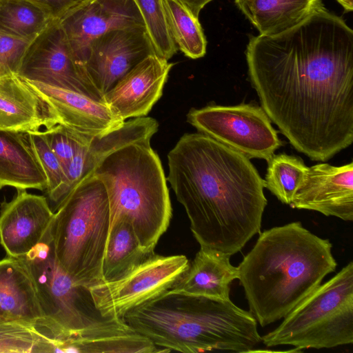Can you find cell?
Masks as SVG:
<instances>
[{
    "instance_id": "cell-21",
    "label": "cell",
    "mask_w": 353,
    "mask_h": 353,
    "mask_svg": "<svg viewBox=\"0 0 353 353\" xmlns=\"http://www.w3.org/2000/svg\"><path fill=\"white\" fill-rule=\"evenodd\" d=\"M230 255L200 246L183 276L170 290L216 299H230V283L239 279Z\"/></svg>"
},
{
    "instance_id": "cell-19",
    "label": "cell",
    "mask_w": 353,
    "mask_h": 353,
    "mask_svg": "<svg viewBox=\"0 0 353 353\" xmlns=\"http://www.w3.org/2000/svg\"><path fill=\"white\" fill-rule=\"evenodd\" d=\"M59 124L52 107L17 74L0 78V129L27 133Z\"/></svg>"
},
{
    "instance_id": "cell-25",
    "label": "cell",
    "mask_w": 353,
    "mask_h": 353,
    "mask_svg": "<svg viewBox=\"0 0 353 353\" xmlns=\"http://www.w3.org/2000/svg\"><path fill=\"white\" fill-rule=\"evenodd\" d=\"M54 19L42 7L28 0H0V31L33 39Z\"/></svg>"
},
{
    "instance_id": "cell-27",
    "label": "cell",
    "mask_w": 353,
    "mask_h": 353,
    "mask_svg": "<svg viewBox=\"0 0 353 353\" xmlns=\"http://www.w3.org/2000/svg\"><path fill=\"white\" fill-rule=\"evenodd\" d=\"M268 163L265 188L281 202L290 205L308 167L299 157L286 154H274Z\"/></svg>"
},
{
    "instance_id": "cell-22",
    "label": "cell",
    "mask_w": 353,
    "mask_h": 353,
    "mask_svg": "<svg viewBox=\"0 0 353 353\" xmlns=\"http://www.w3.org/2000/svg\"><path fill=\"white\" fill-rule=\"evenodd\" d=\"M7 186L43 191L47 179L24 133L0 129V189Z\"/></svg>"
},
{
    "instance_id": "cell-6",
    "label": "cell",
    "mask_w": 353,
    "mask_h": 353,
    "mask_svg": "<svg viewBox=\"0 0 353 353\" xmlns=\"http://www.w3.org/2000/svg\"><path fill=\"white\" fill-rule=\"evenodd\" d=\"M54 252L62 270L87 288L101 283L110 217L101 181L90 175L79 182L54 210Z\"/></svg>"
},
{
    "instance_id": "cell-15",
    "label": "cell",
    "mask_w": 353,
    "mask_h": 353,
    "mask_svg": "<svg viewBox=\"0 0 353 353\" xmlns=\"http://www.w3.org/2000/svg\"><path fill=\"white\" fill-rule=\"evenodd\" d=\"M173 63L152 54L121 77L103 97L120 119L146 116L163 94Z\"/></svg>"
},
{
    "instance_id": "cell-26",
    "label": "cell",
    "mask_w": 353,
    "mask_h": 353,
    "mask_svg": "<svg viewBox=\"0 0 353 353\" xmlns=\"http://www.w3.org/2000/svg\"><path fill=\"white\" fill-rule=\"evenodd\" d=\"M172 39L185 56L196 59L206 52L207 41L199 18L176 0H163Z\"/></svg>"
},
{
    "instance_id": "cell-4",
    "label": "cell",
    "mask_w": 353,
    "mask_h": 353,
    "mask_svg": "<svg viewBox=\"0 0 353 353\" xmlns=\"http://www.w3.org/2000/svg\"><path fill=\"white\" fill-rule=\"evenodd\" d=\"M121 319L163 352H252L262 342L255 317L230 299L168 290Z\"/></svg>"
},
{
    "instance_id": "cell-35",
    "label": "cell",
    "mask_w": 353,
    "mask_h": 353,
    "mask_svg": "<svg viewBox=\"0 0 353 353\" xmlns=\"http://www.w3.org/2000/svg\"><path fill=\"white\" fill-rule=\"evenodd\" d=\"M347 11H352V0H337Z\"/></svg>"
},
{
    "instance_id": "cell-8",
    "label": "cell",
    "mask_w": 353,
    "mask_h": 353,
    "mask_svg": "<svg viewBox=\"0 0 353 353\" xmlns=\"http://www.w3.org/2000/svg\"><path fill=\"white\" fill-rule=\"evenodd\" d=\"M51 223L39 243L19 257L34 284L43 314V334L53 345L106 317L96 308L88 288L75 282L56 260Z\"/></svg>"
},
{
    "instance_id": "cell-13",
    "label": "cell",
    "mask_w": 353,
    "mask_h": 353,
    "mask_svg": "<svg viewBox=\"0 0 353 353\" xmlns=\"http://www.w3.org/2000/svg\"><path fill=\"white\" fill-rule=\"evenodd\" d=\"M58 20L77 65L88 85L98 94L88 83L83 70L86 54L91 43L113 30L144 27L141 13L134 0H82Z\"/></svg>"
},
{
    "instance_id": "cell-7",
    "label": "cell",
    "mask_w": 353,
    "mask_h": 353,
    "mask_svg": "<svg viewBox=\"0 0 353 353\" xmlns=\"http://www.w3.org/2000/svg\"><path fill=\"white\" fill-rule=\"evenodd\" d=\"M267 347L332 348L353 343V262L301 301L274 330L262 336Z\"/></svg>"
},
{
    "instance_id": "cell-14",
    "label": "cell",
    "mask_w": 353,
    "mask_h": 353,
    "mask_svg": "<svg viewBox=\"0 0 353 353\" xmlns=\"http://www.w3.org/2000/svg\"><path fill=\"white\" fill-rule=\"evenodd\" d=\"M290 205L353 221V162L341 166L322 163L308 167Z\"/></svg>"
},
{
    "instance_id": "cell-18",
    "label": "cell",
    "mask_w": 353,
    "mask_h": 353,
    "mask_svg": "<svg viewBox=\"0 0 353 353\" xmlns=\"http://www.w3.org/2000/svg\"><path fill=\"white\" fill-rule=\"evenodd\" d=\"M158 127L157 121L152 118L137 117L125 121L111 132L92 137L88 143L77 151L65 169L57 206L79 182L91 175L105 157L129 144L150 142Z\"/></svg>"
},
{
    "instance_id": "cell-32",
    "label": "cell",
    "mask_w": 353,
    "mask_h": 353,
    "mask_svg": "<svg viewBox=\"0 0 353 353\" xmlns=\"http://www.w3.org/2000/svg\"><path fill=\"white\" fill-rule=\"evenodd\" d=\"M32 41L0 31V78L18 74L22 59Z\"/></svg>"
},
{
    "instance_id": "cell-20",
    "label": "cell",
    "mask_w": 353,
    "mask_h": 353,
    "mask_svg": "<svg viewBox=\"0 0 353 353\" xmlns=\"http://www.w3.org/2000/svg\"><path fill=\"white\" fill-rule=\"evenodd\" d=\"M1 322L33 325L43 334V317L33 280L20 259L8 256L0 260Z\"/></svg>"
},
{
    "instance_id": "cell-12",
    "label": "cell",
    "mask_w": 353,
    "mask_h": 353,
    "mask_svg": "<svg viewBox=\"0 0 353 353\" xmlns=\"http://www.w3.org/2000/svg\"><path fill=\"white\" fill-rule=\"evenodd\" d=\"M152 54L156 53L145 27L113 30L91 43L83 65L84 73L103 101V95L121 77Z\"/></svg>"
},
{
    "instance_id": "cell-1",
    "label": "cell",
    "mask_w": 353,
    "mask_h": 353,
    "mask_svg": "<svg viewBox=\"0 0 353 353\" xmlns=\"http://www.w3.org/2000/svg\"><path fill=\"white\" fill-rule=\"evenodd\" d=\"M248 74L290 144L325 162L353 142V31L323 5L277 34L252 37Z\"/></svg>"
},
{
    "instance_id": "cell-9",
    "label": "cell",
    "mask_w": 353,
    "mask_h": 353,
    "mask_svg": "<svg viewBox=\"0 0 353 353\" xmlns=\"http://www.w3.org/2000/svg\"><path fill=\"white\" fill-rule=\"evenodd\" d=\"M187 120L199 132L249 159L268 162L282 144L263 109L252 104L192 108Z\"/></svg>"
},
{
    "instance_id": "cell-28",
    "label": "cell",
    "mask_w": 353,
    "mask_h": 353,
    "mask_svg": "<svg viewBox=\"0 0 353 353\" xmlns=\"http://www.w3.org/2000/svg\"><path fill=\"white\" fill-rule=\"evenodd\" d=\"M155 53L169 60L177 51L169 29L163 0H134Z\"/></svg>"
},
{
    "instance_id": "cell-10",
    "label": "cell",
    "mask_w": 353,
    "mask_h": 353,
    "mask_svg": "<svg viewBox=\"0 0 353 353\" xmlns=\"http://www.w3.org/2000/svg\"><path fill=\"white\" fill-rule=\"evenodd\" d=\"M190 261L184 255L150 254L121 277L88 288L103 317L121 318L130 310L170 290Z\"/></svg>"
},
{
    "instance_id": "cell-33",
    "label": "cell",
    "mask_w": 353,
    "mask_h": 353,
    "mask_svg": "<svg viewBox=\"0 0 353 353\" xmlns=\"http://www.w3.org/2000/svg\"><path fill=\"white\" fill-rule=\"evenodd\" d=\"M46 10L54 19H59L82 0H28Z\"/></svg>"
},
{
    "instance_id": "cell-23",
    "label": "cell",
    "mask_w": 353,
    "mask_h": 353,
    "mask_svg": "<svg viewBox=\"0 0 353 353\" xmlns=\"http://www.w3.org/2000/svg\"><path fill=\"white\" fill-rule=\"evenodd\" d=\"M239 10L262 35H274L299 23L321 0H234Z\"/></svg>"
},
{
    "instance_id": "cell-3",
    "label": "cell",
    "mask_w": 353,
    "mask_h": 353,
    "mask_svg": "<svg viewBox=\"0 0 353 353\" xmlns=\"http://www.w3.org/2000/svg\"><path fill=\"white\" fill-rule=\"evenodd\" d=\"M332 244L300 221L259 233L238 266L250 311L265 327L285 317L333 272Z\"/></svg>"
},
{
    "instance_id": "cell-2",
    "label": "cell",
    "mask_w": 353,
    "mask_h": 353,
    "mask_svg": "<svg viewBox=\"0 0 353 353\" xmlns=\"http://www.w3.org/2000/svg\"><path fill=\"white\" fill-rule=\"evenodd\" d=\"M168 163V180L200 246L232 256L261 232L265 180L248 157L199 132L183 134Z\"/></svg>"
},
{
    "instance_id": "cell-30",
    "label": "cell",
    "mask_w": 353,
    "mask_h": 353,
    "mask_svg": "<svg viewBox=\"0 0 353 353\" xmlns=\"http://www.w3.org/2000/svg\"><path fill=\"white\" fill-rule=\"evenodd\" d=\"M26 139L47 179L46 190L50 201L56 208L58 197L65 179L64 170L48 145L43 131L24 133Z\"/></svg>"
},
{
    "instance_id": "cell-11",
    "label": "cell",
    "mask_w": 353,
    "mask_h": 353,
    "mask_svg": "<svg viewBox=\"0 0 353 353\" xmlns=\"http://www.w3.org/2000/svg\"><path fill=\"white\" fill-rule=\"evenodd\" d=\"M17 75L50 85L77 92L102 101L87 83L77 65L58 19L32 39Z\"/></svg>"
},
{
    "instance_id": "cell-17",
    "label": "cell",
    "mask_w": 353,
    "mask_h": 353,
    "mask_svg": "<svg viewBox=\"0 0 353 353\" xmlns=\"http://www.w3.org/2000/svg\"><path fill=\"white\" fill-rule=\"evenodd\" d=\"M23 79V78H22ZM54 110L59 124L90 137L103 135L125 122L103 101L72 90L25 79Z\"/></svg>"
},
{
    "instance_id": "cell-34",
    "label": "cell",
    "mask_w": 353,
    "mask_h": 353,
    "mask_svg": "<svg viewBox=\"0 0 353 353\" xmlns=\"http://www.w3.org/2000/svg\"><path fill=\"white\" fill-rule=\"evenodd\" d=\"M185 7L194 17L199 18L203 8L212 0H176Z\"/></svg>"
},
{
    "instance_id": "cell-16",
    "label": "cell",
    "mask_w": 353,
    "mask_h": 353,
    "mask_svg": "<svg viewBox=\"0 0 353 353\" xmlns=\"http://www.w3.org/2000/svg\"><path fill=\"white\" fill-rule=\"evenodd\" d=\"M14 198L1 203L0 243L8 256L28 253L43 237L54 212L44 196L17 189Z\"/></svg>"
},
{
    "instance_id": "cell-24",
    "label": "cell",
    "mask_w": 353,
    "mask_h": 353,
    "mask_svg": "<svg viewBox=\"0 0 353 353\" xmlns=\"http://www.w3.org/2000/svg\"><path fill=\"white\" fill-rule=\"evenodd\" d=\"M153 252H148L141 247L131 223L125 220L115 222L110 228L101 283L121 277Z\"/></svg>"
},
{
    "instance_id": "cell-31",
    "label": "cell",
    "mask_w": 353,
    "mask_h": 353,
    "mask_svg": "<svg viewBox=\"0 0 353 353\" xmlns=\"http://www.w3.org/2000/svg\"><path fill=\"white\" fill-rule=\"evenodd\" d=\"M43 133L64 172L77 151L93 137L77 132L61 124L46 129Z\"/></svg>"
},
{
    "instance_id": "cell-29",
    "label": "cell",
    "mask_w": 353,
    "mask_h": 353,
    "mask_svg": "<svg viewBox=\"0 0 353 353\" xmlns=\"http://www.w3.org/2000/svg\"><path fill=\"white\" fill-rule=\"evenodd\" d=\"M12 352H53V344L33 325L1 322L0 353Z\"/></svg>"
},
{
    "instance_id": "cell-5",
    "label": "cell",
    "mask_w": 353,
    "mask_h": 353,
    "mask_svg": "<svg viewBox=\"0 0 353 353\" xmlns=\"http://www.w3.org/2000/svg\"><path fill=\"white\" fill-rule=\"evenodd\" d=\"M91 175L105 186L110 226L119 220L128 221L141 247L153 252L169 226L172 207L164 171L150 142L134 143L115 150Z\"/></svg>"
}]
</instances>
